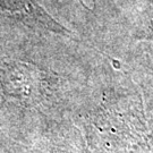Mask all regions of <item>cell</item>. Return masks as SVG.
Segmentation results:
<instances>
[{
  "label": "cell",
  "mask_w": 153,
  "mask_h": 153,
  "mask_svg": "<svg viewBox=\"0 0 153 153\" xmlns=\"http://www.w3.org/2000/svg\"><path fill=\"white\" fill-rule=\"evenodd\" d=\"M0 8L11 14L27 17L28 19H32L51 31H65V28L61 27L53 18H51V16L42 7H40V5H38L35 0H0Z\"/></svg>",
  "instance_id": "1"
}]
</instances>
